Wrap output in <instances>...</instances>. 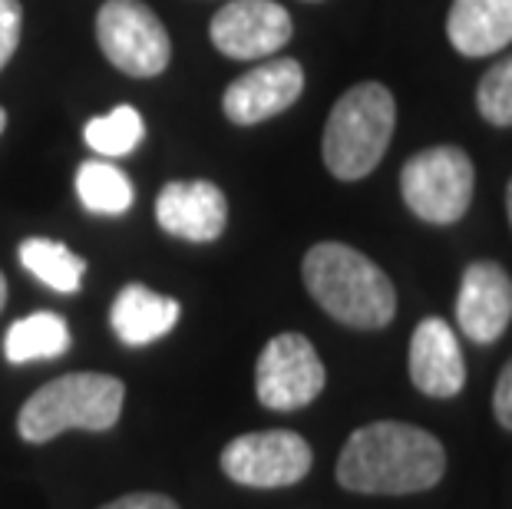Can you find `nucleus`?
I'll return each mask as SVG.
<instances>
[{"mask_svg":"<svg viewBox=\"0 0 512 509\" xmlns=\"http://www.w3.org/2000/svg\"><path fill=\"white\" fill-rule=\"evenodd\" d=\"M126 387L110 374H63L43 384L40 391L20 407L17 430L27 443H47L67 430L103 433L116 427L123 414Z\"/></svg>","mask_w":512,"mask_h":509,"instance_id":"4","label":"nucleus"},{"mask_svg":"<svg viewBox=\"0 0 512 509\" xmlns=\"http://www.w3.org/2000/svg\"><path fill=\"white\" fill-rule=\"evenodd\" d=\"M512 321V278L499 262H473L463 272L456 324L470 341L493 344Z\"/></svg>","mask_w":512,"mask_h":509,"instance_id":"11","label":"nucleus"},{"mask_svg":"<svg viewBox=\"0 0 512 509\" xmlns=\"http://www.w3.org/2000/svg\"><path fill=\"white\" fill-rule=\"evenodd\" d=\"M446 37L463 57H489L512 43V0H453Z\"/></svg>","mask_w":512,"mask_h":509,"instance_id":"14","label":"nucleus"},{"mask_svg":"<svg viewBox=\"0 0 512 509\" xmlns=\"http://www.w3.org/2000/svg\"><path fill=\"white\" fill-rule=\"evenodd\" d=\"M179 301L156 295L146 285H126L113 301L110 324L116 338L129 344V348H143V344L159 341L162 334H169L179 321Z\"/></svg>","mask_w":512,"mask_h":509,"instance_id":"15","label":"nucleus"},{"mask_svg":"<svg viewBox=\"0 0 512 509\" xmlns=\"http://www.w3.org/2000/svg\"><path fill=\"white\" fill-rule=\"evenodd\" d=\"M397 126L394 93L384 83L351 86L324 126V166L341 182H357L370 176L384 159Z\"/></svg>","mask_w":512,"mask_h":509,"instance_id":"3","label":"nucleus"},{"mask_svg":"<svg viewBox=\"0 0 512 509\" xmlns=\"http://www.w3.org/2000/svg\"><path fill=\"white\" fill-rule=\"evenodd\" d=\"M96 40L116 70L139 80L159 77L172 57L166 27L143 0H106L96 14Z\"/></svg>","mask_w":512,"mask_h":509,"instance_id":"6","label":"nucleus"},{"mask_svg":"<svg viewBox=\"0 0 512 509\" xmlns=\"http://www.w3.org/2000/svg\"><path fill=\"white\" fill-rule=\"evenodd\" d=\"M311 463L314 453L308 440L291 430L245 433L222 450V470L228 480L255 486V490H278V486L301 483Z\"/></svg>","mask_w":512,"mask_h":509,"instance_id":"7","label":"nucleus"},{"mask_svg":"<svg viewBox=\"0 0 512 509\" xmlns=\"http://www.w3.org/2000/svg\"><path fill=\"white\" fill-rule=\"evenodd\" d=\"M20 265L30 275L40 278L43 285L60 291V295H73L83 285L86 262L80 255H73L67 245L50 242V238H27L20 245Z\"/></svg>","mask_w":512,"mask_h":509,"instance_id":"17","label":"nucleus"},{"mask_svg":"<svg viewBox=\"0 0 512 509\" xmlns=\"http://www.w3.org/2000/svg\"><path fill=\"white\" fill-rule=\"evenodd\" d=\"M20 24H24V10L17 0H0V70L14 57L20 43Z\"/></svg>","mask_w":512,"mask_h":509,"instance_id":"21","label":"nucleus"},{"mask_svg":"<svg viewBox=\"0 0 512 509\" xmlns=\"http://www.w3.org/2000/svg\"><path fill=\"white\" fill-rule=\"evenodd\" d=\"M446 450L423 427L377 420L347 437L337 457V483L367 496L423 493L443 480Z\"/></svg>","mask_w":512,"mask_h":509,"instance_id":"1","label":"nucleus"},{"mask_svg":"<svg viewBox=\"0 0 512 509\" xmlns=\"http://www.w3.org/2000/svg\"><path fill=\"white\" fill-rule=\"evenodd\" d=\"M156 222L185 242H215L225 232L228 202L215 182H169L156 199Z\"/></svg>","mask_w":512,"mask_h":509,"instance_id":"12","label":"nucleus"},{"mask_svg":"<svg viewBox=\"0 0 512 509\" xmlns=\"http://www.w3.org/2000/svg\"><path fill=\"white\" fill-rule=\"evenodd\" d=\"M143 133V116L133 106H116L113 113L90 119L83 129V139L96 156H126L143 143Z\"/></svg>","mask_w":512,"mask_h":509,"instance_id":"19","label":"nucleus"},{"mask_svg":"<svg viewBox=\"0 0 512 509\" xmlns=\"http://www.w3.org/2000/svg\"><path fill=\"white\" fill-rule=\"evenodd\" d=\"M215 50L232 60H265L294 34L291 14L275 0H232L212 17Z\"/></svg>","mask_w":512,"mask_h":509,"instance_id":"9","label":"nucleus"},{"mask_svg":"<svg viewBox=\"0 0 512 509\" xmlns=\"http://www.w3.org/2000/svg\"><path fill=\"white\" fill-rule=\"evenodd\" d=\"M493 410H496V420H499V424H503L506 430H512V357L506 361L503 374H499V381H496Z\"/></svg>","mask_w":512,"mask_h":509,"instance_id":"22","label":"nucleus"},{"mask_svg":"<svg viewBox=\"0 0 512 509\" xmlns=\"http://www.w3.org/2000/svg\"><path fill=\"white\" fill-rule=\"evenodd\" d=\"M410 381L427 397H456L466 384L460 341L443 318H423L410 338Z\"/></svg>","mask_w":512,"mask_h":509,"instance_id":"13","label":"nucleus"},{"mask_svg":"<svg viewBox=\"0 0 512 509\" xmlns=\"http://www.w3.org/2000/svg\"><path fill=\"white\" fill-rule=\"evenodd\" d=\"M304 90V70L298 60L281 57L242 73L225 90V116L235 126H255L265 119L291 110Z\"/></svg>","mask_w":512,"mask_h":509,"instance_id":"10","label":"nucleus"},{"mask_svg":"<svg viewBox=\"0 0 512 509\" xmlns=\"http://www.w3.org/2000/svg\"><path fill=\"white\" fill-rule=\"evenodd\" d=\"M4 305H7V278L0 275V311H4Z\"/></svg>","mask_w":512,"mask_h":509,"instance_id":"24","label":"nucleus"},{"mask_svg":"<svg viewBox=\"0 0 512 509\" xmlns=\"http://www.w3.org/2000/svg\"><path fill=\"white\" fill-rule=\"evenodd\" d=\"M304 285L334 321L357 331L387 328L397 314L394 281L380 265L344 242H321L304 255Z\"/></svg>","mask_w":512,"mask_h":509,"instance_id":"2","label":"nucleus"},{"mask_svg":"<svg viewBox=\"0 0 512 509\" xmlns=\"http://www.w3.org/2000/svg\"><path fill=\"white\" fill-rule=\"evenodd\" d=\"M76 196L96 215H123L136 199L133 182L123 169H116L106 159L83 162L76 172Z\"/></svg>","mask_w":512,"mask_h":509,"instance_id":"18","label":"nucleus"},{"mask_svg":"<svg viewBox=\"0 0 512 509\" xmlns=\"http://www.w3.org/2000/svg\"><path fill=\"white\" fill-rule=\"evenodd\" d=\"M473 159L460 146H433L410 156L400 169V192L407 209L430 225L460 222L473 202Z\"/></svg>","mask_w":512,"mask_h":509,"instance_id":"5","label":"nucleus"},{"mask_svg":"<svg viewBox=\"0 0 512 509\" xmlns=\"http://www.w3.org/2000/svg\"><path fill=\"white\" fill-rule=\"evenodd\" d=\"M328 374L304 334H278L265 344L255 367V391L268 410H301L324 391Z\"/></svg>","mask_w":512,"mask_h":509,"instance_id":"8","label":"nucleus"},{"mask_svg":"<svg viewBox=\"0 0 512 509\" xmlns=\"http://www.w3.org/2000/svg\"><path fill=\"white\" fill-rule=\"evenodd\" d=\"M70 351V324L53 311H34L10 324L4 338V357L10 364L50 361Z\"/></svg>","mask_w":512,"mask_h":509,"instance_id":"16","label":"nucleus"},{"mask_svg":"<svg viewBox=\"0 0 512 509\" xmlns=\"http://www.w3.org/2000/svg\"><path fill=\"white\" fill-rule=\"evenodd\" d=\"M100 509H179V506L162 493H129V496H119V500L106 503Z\"/></svg>","mask_w":512,"mask_h":509,"instance_id":"23","label":"nucleus"},{"mask_svg":"<svg viewBox=\"0 0 512 509\" xmlns=\"http://www.w3.org/2000/svg\"><path fill=\"white\" fill-rule=\"evenodd\" d=\"M476 110L489 126H512V53L483 73L476 86Z\"/></svg>","mask_w":512,"mask_h":509,"instance_id":"20","label":"nucleus"},{"mask_svg":"<svg viewBox=\"0 0 512 509\" xmlns=\"http://www.w3.org/2000/svg\"><path fill=\"white\" fill-rule=\"evenodd\" d=\"M506 212H509V225H512V179H509V189H506Z\"/></svg>","mask_w":512,"mask_h":509,"instance_id":"25","label":"nucleus"},{"mask_svg":"<svg viewBox=\"0 0 512 509\" xmlns=\"http://www.w3.org/2000/svg\"><path fill=\"white\" fill-rule=\"evenodd\" d=\"M4 126H7V113L0 110V133H4Z\"/></svg>","mask_w":512,"mask_h":509,"instance_id":"26","label":"nucleus"}]
</instances>
